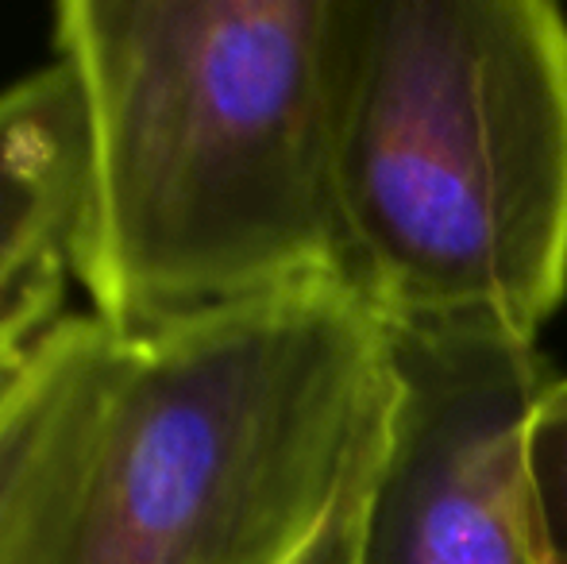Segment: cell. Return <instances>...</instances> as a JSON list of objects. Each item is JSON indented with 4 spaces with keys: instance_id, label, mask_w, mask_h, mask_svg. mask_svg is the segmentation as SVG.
I'll return each instance as SVG.
<instances>
[{
    "instance_id": "6da1fadb",
    "label": "cell",
    "mask_w": 567,
    "mask_h": 564,
    "mask_svg": "<svg viewBox=\"0 0 567 564\" xmlns=\"http://www.w3.org/2000/svg\"><path fill=\"white\" fill-rule=\"evenodd\" d=\"M51 43L82 124L66 264L90 317L124 337L348 279L343 0H62Z\"/></svg>"
},
{
    "instance_id": "7a4b0ae2",
    "label": "cell",
    "mask_w": 567,
    "mask_h": 564,
    "mask_svg": "<svg viewBox=\"0 0 567 564\" xmlns=\"http://www.w3.org/2000/svg\"><path fill=\"white\" fill-rule=\"evenodd\" d=\"M394 399L343 275L124 332L54 564H293L374 480Z\"/></svg>"
},
{
    "instance_id": "3957f363",
    "label": "cell",
    "mask_w": 567,
    "mask_h": 564,
    "mask_svg": "<svg viewBox=\"0 0 567 564\" xmlns=\"http://www.w3.org/2000/svg\"><path fill=\"white\" fill-rule=\"evenodd\" d=\"M337 202L379 317L537 340L567 301V16L553 0H343Z\"/></svg>"
},
{
    "instance_id": "277c9868",
    "label": "cell",
    "mask_w": 567,
    "mask_h": 564,
    "mask_svg": "<svg viewBox=\"0 0 567 564\" xmlns=\"http://www.w3.org/2000/svg\"><path fill=\"white\" fill-rule=\"evenodd\" d=\"M398 399L359 564H553L529 429L553 387L494 317H382Z\"/></svg>"
},
{
    "instance_id": "5b68a950",
    "label": "cell",
    "mask_w": 567,
    "mask_h": 564,
    "mask_svg": "<svg viewBox=\"0 0 567 564\" xmlns=\"http://www.w3.org/2000/svg\"><path fill=\"white\" fill-rule=\"evenodd\" d=\"M120 337L66 314L0 379V564H54L116 376Z\"/></svg>"
},
{
    "instance_id": "8992f818",
    "label": "cell",
    "mask_w": 567,
    "mask_h": 564,
    "mask_svg": "<svg viewBox=\"0 0 567 564\" xmlns=\"http://www.w3.org/2000/svg\"><path fill=\"white\" fill-rule=\"evenodd\" d=\"M78 171L74 82L51 59L0 90V309L70 275Z\"/></svg>"
},
{
    "instance_id": "52a82bcc",
    "label": "cell",
    "mask_w": 567,
    "mask_h": 564,
    "mask_svg": "<svg viewBox=\"0 0 567 564\" xmlns=\"http://www.w3.org/2000/svg\"><path fill=\"white\" fill-rule=\"evenodd\" d=\"M529 468L553 564H567V379H553L529 429Z\"/></svg>"
},
{
    "instance_id": "ba28073f",
    "label": "cell",
    "mask_w": 567,
    "mask_h": 564,
    "mask_svg": "<svg viewBox=\"0 0 567 564\" xmlns=\"http://www.w3.org/2000/svg\"><path fill=\"white\" fill-rule=\"evenodd\" d=\"M66 279L70 275H62V279L39 286V290H31L28 298L0 309V379H4L8 371L20 368V363L28 360L31 348L47 337V329H54V325L66 317L62 314Z\"/></svg>"
},
{
    "instance_id": "9c48e42d",
    "label": "cell",
    "mask_w": 567,
    "mask_h": 564,
    "mask_svg": "<svg viewBox=\"0 0 567 564\" xmlns=\"http://www.w3.org/2000/svg\"><path fill=\"white\" fill-rule=\"evenodd\" d=\"M379 475V472H374ZM374 480H367L363 488H355L332 522L301 550V557L293 564H359L363 557V522H367V503H371Z\"/></svg>"
}]
</instances>
